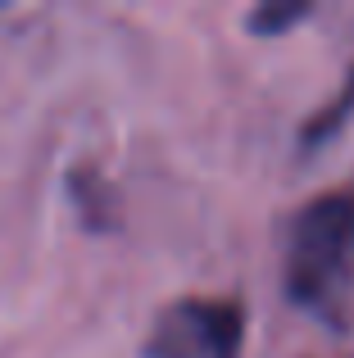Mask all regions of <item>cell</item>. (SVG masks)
I'll return each mask as SVG.
<instances>
[{
	"label": "cell",
	"mask_w": 354,
	"mask_h": 358,
	"mask_svg": "<svg viewBox=\"0 0 354 358\" xmlns=\"http://www.w3.org/2000/svg\"><path fill=\"white\" fill-rule=\"evenodd\" d=\"M282 286L295 308L341 322L354 290V195L327 191L300 204L286 227Z\"/></svg>",
	"instance_id": "obj_1"
},
{
	"label": "cell",
	"mask_w": 354,
	"mask_h": 358,
	"mask_svg": "<svg viewBox=\"0 0 354 358\" xmlns=\"http://www.w3.org/2000/svg\"><path fill=\"white\" fill-rule=\"evenodd\" d=\"M236 350H241V304L204 295H186L160 308L141 345L146 358H236Z\"/></svg>",
	"instance_id": "obj_2"
},
{
	"label": "cell",
	"mask_w": 354,
	"mask_h": 358,
	"mask_svg": "<svg viewBox=\"0 0 354 358\" xmlns=\"http://www.w3.org/2000/svg\"><path fill=\"white\" fill-rule=\"evenodd\" d=\"M309 14V5H264V9H255V14L246 18L255 32H264V36H277L282 27H291V23H300V18Z\"/></svg>",
	"instance_id": "obj_3"
},
{
	"label": "cell",
	"mask_w": 354,
	"mask_h": 358,
	"mask_svg": "<svg viewBox=\"0 0 354 358\" xmlns=\"http://www.w3.org/2000/svg\"><path fill=\"white\" fill-rule=\"evenodd\" d=\"M350 105H354V78H350V87H346V96L341 100H332L327 109H323L318 118L309 122V127H304V145H313V141H323V136H332V131L341 127V122H346V114H350Z\"/></svg>",
	"instance_id": "obj_4"
}]
</instances>
